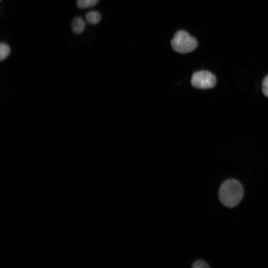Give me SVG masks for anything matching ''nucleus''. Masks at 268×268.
Instances as JSON below:
<instances>
[{"label":"nucleus","mask_w":268,"mask_h":268,"mask_svg":"<svg viewBox=\"0 0 268 268\" xmlns=\"http://www.w3.org/2000/svg\"><path fill=\"white\" fill-rule=\"evenodd\" d=\"M10 52V48L7 45L4 43H1L0 45V61L5 59L9 55Z\"/></svg>","instance_id":"7"},{"label":"nucleus","mask_w":268,"mask_h":268,"mask_svg":"<svg viewBox=\"0 0 268 268\" xmlns=\"http://www.w3.org/2000/svg\"><path fill=\"white\" fill-rule=\"evenodd\" d=\"M216 83L215 76L210 71L201 70L194 72L192 76L191 83L193 87L201 89L213 87Z\"/></svg>","instance_id":"3"},{"label":"nucleus","mask_w":268,"mask_h":268,"mask_svg":"<svg viewBox=\"0 0 268 268\" xmlns=\"http://www.w3.org/2000/svg\"><path fill=\"white\" fill-rule=\"evenodd\" d=\"M171 44L175 51L182 54L192 52L198 46L197 40L184 30L178 31L175 34Z\"/></svg>","instance_id":"2"},{"label":"nucleus","mask_w":268,"mask_h":268,"mask_svg":"<svg viewBox=\"0 0 268 268\" xmlns=\"http://www.w3.org/2000/svg\"><path fill=\"white\" fill-rule=\"evenodd\" d=\"M262 91L263 94L268 97V74L265 77L262 82Z\"/></svg>","instance_id":"8"},{"label":"nucleus","mask_w":268,"mask_h":268,"mask_svg":"<svg viewBox=\"0 0 268 268\" xmlns=\"http://www.w3.org/2000/svg\"><path fill=\"white\" fill-rule=\"evenodd\" d=\"M85 22L81 17L74 18L71 23V29L74 34H80L84 31Z\"/></svg>","instance_id":"4"},{"label":"nucleus","mask_w":268,"mask_h":268,"mask_svg":"<svg viewBox=\"0 0 268 268\" xmlns=\"http://www.w3.org/2000/svg\"><path fill=\"white\" fill-rule=\"evenodd\" d=\"M99 0H77V5L80 8H86L96 4Z\"/></svg>","instance_id":"6"},{"label":"nucleus","mask_w":268,"mask_h":268,"mask_svg":"<svg viewBox=\"0 0 268 268\" xmlns=\"http://www.w3.org/2000/svg\"><path fill=\"white\" fill-rule=\"evenodd\" d=\"M209 267L207 264L202 260H198L195 261L192 266L193 268H207Z\"/></svg>","instance_id":"9"},{"label":"nucleus","mask_w":268,"mask_h":268,"mask_svg":"<svg viewBox=\"0 0 268 268\" xmlns=\"http://www.w3.org/2000/svg\"><path fill=\"white\" fill-rule=\"evenodd\" d=\"M87 21L91 24H96L101 20V15L97 11H92L89 12L86 14Z\"/></svg>","instance_id":"5"},{"label":"nucleus","mask_w":268,"mask_h":268,"mask_svg":"<svg viewBox=\"0 0 268 268\" xmlns=\"http://www.w3.org/2000/svg\"><path fill=\"white\" fill-rule=\"evenodd\" d=\"M244 196V189L239 181L235 179L225 180L221 185L218 198L224 206L232 208L236 206Z\"/></svg>","instance_id":"1"}]
</instances>
